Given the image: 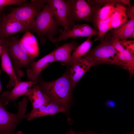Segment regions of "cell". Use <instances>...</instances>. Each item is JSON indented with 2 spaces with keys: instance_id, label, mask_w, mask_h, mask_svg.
<instances>
[{
  "instance_id": "cell-1",
  "label": "cell",
  "mask_w": 134,
  "mask_h": 134,
  "mask_svg": "<svg viewBox=\"0 0 134 134\" xmlns=\"http://www.w3.org/2000/svg\"><path fill=\"white\" fill-rule=\"evenodd\" d=\"M36 84L51 100L65 108L68 105L73 88L69 76L65 74L54 81H37Z\"/></svg>"
},
{
  "instance_id": "cell-2",
  "label": "cell",
  "mask_w": 134,
  "mask_h": 134,
  "mask_svg": "<svg viewBox=\"0 0 134 134\" xmlns=\"http://www.w3.org/2000/svg\"><path fill=\"white\" fill-rule=\"evenodd\" d=\"M114 38L110 32L107 33L98 45L90 50L83 57L88 60L92 66L103 64L118 66L116 50L113 45Z\"/></svg>"
},
{
  "instance_id": "cell-3",
  "label": "cell",
  "mask_w": 134,
  "mask_h": 134,
  "mask_svg": "<svg viewBox=\"0 0 134 134\" xmlns=\"http://www.w3.org/2000/svg\"><path fill=\"white\" fill-rule=\"evenodd\" d=\"M70 27L73 28L76 22L87 21L92 23L97 30L96 22L99 10L103 6L92 5L84 0H67Z\"/></svg>"
},
{
  "instance_id": "cell-4",
  "label": "cell",
  "mask_w": 134,
  "mask_h": 134,
  "mask_svg": "<svg viewBox=\"0 0 134 134\" xmlns=\"http://www.w3.org/2000/svg\"><path fill=\"white\" fill-rule=\"evenodd\" d=\"M58 26L46 4L36 16L31 30L38 34L42 42L46 41V38L53 42L56 35L59 34L61 29Z\"/></svg>"
},
{
  "instance_id": "cell-5",
  "label": "cell",
  "mask_w": 134,
  "mask_h": 134,
  "mask_svg": "<svg viewBox=\"0 0 134 134\" xmlns=\"http://www.w3.org/2000/svg\"><path fill=\"white\" fill-rule=\"evenodd\" d=\"M28 100L27 98L24 96L18 103L17 112L11 113L4 108L0 97V134H11L19 122L26 118Z\"/></svg>"
},
{
  "instance_id": "cell-6",
  "label": "cell",
  "mask_w": 134,
  "mask_h": 134,
  "mask_svg": "<svg viewBox=\"0 0 134 134\" xmlns=\"http://www.w3.org/2000/svg\"><path fill=\"white\" fill-rule=\"evenodd\" d=\"M8 41L9 57L13 63L15 73L21 78L24 74L21 69L23 67L30 68L34 61V59L28 55L18 37H12Z\"/></svg>"
},
{
  "instance_id": "cell-7",
  "label": "cell",
  "mask_w": 134,
  "mask_h": 134,
  "mask_svg": "<svg viewBox=\"0 0 134 134\" xmlns=\"http://www.w3.org/2000/svg\"><path fill=\"white\" fill-rule=\"evenodd\" d=\"M45 2L46 0H33L31 2H25L13 9L8 14L31 30L36 16L46 5L43 4Z\"/></svg>"
},
{
  "instance_id": "cell-8",
  "label": "cell",
  "mask_w": 134,
  "mask_h": 134,
  "mask_svg": "<svg viewBox=\"0 0 134 134\" xmlns=\"http://www.w3.org/2000/svg\"><path fill=\"white\" fill-rule=\"evenodd\" d=\"M46 3L58 25L62 27L64 31L70 30L71 29L69 20L68 8L66 1L47 0H46Z\"/></svg>"
},
{
  "instance_id": "cell-9",
  "label": "cell",
  "mask_w": 134,
  "mask_h": 134,
  "mask_svg": "<svg viewBox=\"0 0 134 134\" xmlns=\"http://www.w3.org/2000/svg\"><path fill=\"white\" fill-rule=\"evenodd\" d=\"M2 52L1 55V65L2 70L8 75L9 80L7 87L14 86L21 82V78L15 73L8 54L9 43L7 39H2Z\"/></svg>"
},
{
  "instance_id": "cell-10",
  "label": "cell",
  "mask_w": 134,
  "mask_h": 134,
  "mask_svg": "<svg viewBox=\"0 0 134 134\" xmlns=\"http://www.w3.org/2000/svg\"><path fill=\"white\" fill-rule=\"evenodd\" d=\"M98 31L91 27L87 24H77L72 29L68 31L61 29L59 35L53 41V42H59L69 38H75L77 37H88L98 36Z\"/></svg>"
},
{
  "instance_id": "cell-11",
  "label": "cell",
  "mask_w": 134,
  "mask_h": 134,
  "mask_svg": "<svg viewBox=\"0 0 134 134\" xmlns=\"http://www.w3.org/2000/svg\"><path fill=\"white\" fill-rule=\"evenodd\" d=\"M37 82L30 80L21 81L14 86L12 89L4 91L0 96L4 105H7L10 101L15 102L18 98L25 96Z\"/></svg>"
},
{
  "instance_id": "cell-12",
  "label": "cell",
  "mask_w": 134,
  "mask_h": 134,
  "mask_svg": "<svg viewBox=\"0 0 134 134\" xmlns=\"http://www.w3.org/2000/svg\"><path fill=\"white\" fill-rule=\"evenodd\" d=\"M113 45L116 50L118 66L128 70L130 75H133L134 72V54L124 48L118 38H115Z\"/></svg>"
},
{
  "instance_id": "cell-13",
  "label": "cell",
  "mask_w": 134,
  "mask_h": 134,
  "mask_svg": "<svg viewBox=\"0 0 134 134\" xmlns=\"http://www.w3.org/2000/svg\"><path fill=\"white\" fill-rule=\"evenodd\" d=\"M27 31L30 30L27 27L8 14L2 18L0 32L1 38L7 39L14 34Z\"/></svg>"
},
{
  "instance_id": "cell-14",
  "label": "cell",
  "mask_w": 134,
  "mask_h": 134,
  "mask_svg": "<svg viewBox=\"0 0 134 134\" xmlns=\"http://www.w3.org/2000/svg\"><path fill=\"white\" fill-rule=\"evenodd\" d=\"M55 49L36 62L34 61L26 72L30 81L37 82L41 72L53 62L55 61L54 57Z\"/></svg>"
},
{
  "instance_id": "cell-15",
  "label": "cell",
  "mask_w": 134,
  "mask_h": 134,
  "mask_svg": "<svg viewBox=\"0 0 134 134\" xmlns=\"http://www.w3.org/2000/svg\"><path fill=\"white\" fill-rule=\"evenodd\" d=\"M92 67L88 60L84 57L73 63L70 69L69 75L73 88Z\"/></svg>"
},
{
  "instance_id": "cell-16",
  "label": "cell",
  "mask_w": 134,
  "mask_h": 134,
  "mask_svg": "<svg viewBox=\"0 0 134 134\" xmlns=\"http://www.w3.org/2000/svg\"><path fill=\"white\" fill-rule=\"evenodd\" d=\"M25 96L32 103V111L48 104L51 101L49 97L41 91L36 84L33 85Z\"/></svg>"
},
{
  "instance_id": "cell-17",
  "label": "cell",
  "mask_w": 134,
  "mask_h": 134,
  "mask_svg": "<svg viewBox=\"0 0 134 134\" xmlns=\"http://www.w3.org/2000/svg\"><path fill=\"white\" fill-rule=\"evenodd\" d=\"M66 111L64 107L51 100L48 104L32 111L27 115L26 118L28 121H30L37 117L53 115L59 112H65Z\"/></svg>"
},
{
  "instance_id": "cell-18",
  "label": "cell",
  "mask_w": 134,
  "mask_h": 134,
  "mask_svg": "<svg viewBox=\"0 0 134 134\" xmlns=\"http://www.w3.org/2000/svg\"><path fill=\"white\" fill-rule=\"evenodd\" d=\"M77 46V43L73 41L55 49L54 54L55 61H60L63 64L71 66L72 62L71 53L76 48Z\"/></svg>"
},
{
  "instance_id": "cell-19",
  "label": "cell",
  "mask_w": 134,
  "mask_h": 134,
  "mask_svg": "<svg viewBox=\"0 0 134 134\" xmlns=\"http://www.w3.org/2000/svg\"><path fill=\"white\" fill-rule=\"evenodd\" d=\"M20 41L28 55L34 58L39 55L38 44L35 36L27 31L20 39Z\"/></svg>"
},
{
  "instance_id": "cell-20",
  "label": "cell",
  "mask_w": 134,
  "mask_h": 134,
  "mask_svg": "<svg viewBox=\"0 0 134 134\" xmlns=\"http://www.w3.org/2000/svg\"><path fill=\"white\" fill-rule=\"evenodd\" d=\"M110 31L115 38L120 40L126 39L134 31V19H130L118 27Z\"/></svg>"
},
{
  "instance_id": "cell-21",
  "label": "cell",
  "mask_w": 134,
  "mask_h": 134,
  "mask_svg": "<svg viewBox=\"0 0 134 134\" xmlns=\"http://www.w3.org/2000/svg\"><path fill=\"white\" fill-rule=\"evenodd\" d=\"M115 5V10L111 17V29L118 27L128 21L125 12L127 7L122 3L116 4Z\"/></svg>"
},
{
  "instance_id": "cell-22",
  "label": "cell",
  "mask_w": 134,
  "mask_h": 134,
  "mask_svg": "<svg viewBox=\"0 0 134 134\" xmlns=\"http://www.w3.org/2000/svg\"><path fill=\"white\" fill-rule=\"evenodd\" d=\"M91 37H88L85 41L77 47L71 55L72 64L85 55L90 50L94 42L91 40Z\"/></svg>"
},
{
  "instance_id": "cell-23",
  "label": "cell",
  "mask_w": 134,
  "mask_h": 134,
  "mask_svg": "<svg viewBox=\"0 0 134 134\" xmlns=\"http://www.w3.org/2000/svg\"><path fill=\"white\" fill-rule=\"evenodd\" d=\"M115 4L112 3L106 4L102 6L99 10L96 22L103 21L109 19L114 13L116 9Z\"/></svg>"
},
{
  "instance_id": "cell-24",
  "label": "cell",
  "mask_w": 134,
  "mask_h": 134,
  "mask_svg": "<svg viewBox=\"0 0 134 134\" xmlns=\"http://www.w3.org/2000/svg\"><path fill=\"white\" fill-rule=\"evenodd\" d=\"M111 17L106 20L100 21L97 23L96 26L98 30L99 34L98 37L94 40V42L100 40L108 31L111 29Z\"/></svg>"
},
{
  "instance_id": "cell-25",
  "label": "cell",
  "mask_w": 134,
  "mask_h": 134,
  "mask_svg": "<svg viewBox=\"0 0 134 134\" xmlns=\"http://www.w3.org/2000/svg\"><path fill=\"white\" fill-rule=\"evenodd\" d=\"M26 1L25 0H0V13L5 6L13 5H21Z\"/></svg>"
},
{
  "instance_id": "cell-26",
  "label": "cell",
  "mask_w": 134,
  "mask_h": 134,
  "mask_svg": "<svg viewBox=\"0 0 134 134\" xmlns=\"http://www.w3.org/2000/svg\"><path fill=\"white\" fill-rule=\"evenodd\" d=\"M88 1L92 5H99L103 6L106 4L112 3L116 4H122V0H89Z\"/></svg>"
},
{
  "instance_id": "cell-27",
  "label": "cell",
  "mask_w": 134,
  "mask_h": 134,
  "mask_svg": "<svg viewBox=\"0 0 134 134\" xmlns=\"http://www.w3.org/2000/svg\"><path fill=\"white\" fill-rule=\"evenodd\" d=\"M122 46L125 49L129 51L132 53L134 54V40L126 39L120 40Z\"/></svg>"
},
{
  "instance_id": "cell-28",
  "label": "cell",
  "mask_w": 134,
  "mask_h": 134,
  "mask_svg": "<svg viewBox=\"0 0 134 134\" xmlns=\"http://www.w3.org/2000/svg\"><path fill=\"white\" fill-rule=\"evenodd\" d=\"M125 12L127 17L130 19H134V6H131L126 8Z\"/></svg>"
},
{
  "instance_id": "cell-29",
  "label": "cell",
  "mask_w": 134,
  "mask_h": 134,
  "mask_svg": "<svg viewBox=\"0 0 134 134\" xmlns=\"http://www.w3.org/2000/svg\"><path fill=\"white\" fill-rule=\"evenodd\" d=\"M106 105L109 107H114L115 105V102L112 100L107 101L106 103Z\"/></svg>"
},
{
  "instance_id": "cell-30",
  "label": "cell",
  "mask_w": 134,
  "mask_h": 134,
  "mask_svg": "<svg viewBox=\"0 0 134 134\" xmlns=\"http://www.w3.org/2000/svg\"><path fill=\"white\" fill-rule=\"evenodd\" d=\"M67 134H86L85 133H84L80 132H74L72 130L70 131Z\"/></svg>"
},
{
  "instance_id": "cell-31",
  "label": "cell",
  "mask_w": 134,
  "mask_h": 134,
  "mask_svg": "<svg viewBox=\"0 0 134 134\" xmlns=\"http://www.w3.org/2000/svg\"><path fill=\"white\" fill-rule=\"evenodd\" d=\"M2 38H0V56H1L2 52V46L1 44Z\"/></svg>"
},
{
  "instance_id": "cell-32",
  "label": "cell",
  "mask_w": 134,
  "mask_h": 134,
  "mask_svg": "<svg viewBox=\"0 0 134 134\" xmlns=\"http://www.w3.org/2000/svg\"><path fill=\"white\" fill-rule=\"evenodd\" d=\"M128 38H130L132 39H134V31L129 36Z\"/></svg>"
},
{
  "instance_id": "cell-33",
  "label": "cell",
  "mask_w": 134,
  "mask_h": 134,
  "mask_svg": "<svg viewBox=\"0 0 134 134\" xmlns=\"http://www.w3.org/2000/svg\"><path fill=\"white\" fill-rule=\"evenodd\" d=\"M86 134H101L95 133L93 132H88L85 133Z\"/></svg>"
},
{
  "instance_id": "cell-34",
  "label": "cell",
  "mask_w": 134,
  "mask_h": 134,
  "mask_svg": "<svg viewBox=\"0 0 134 134\" xmlns=\"http://www.w3.org/2000/svg\"><path fill=\"white\" fill-rule=\"evenodd\" d=\"M2 71V69H0V92L1 91V84L0 81V76L1 73Z\"/></svg>"
},
{
  "instance_id": "cell-35",
  "label": "cell",
  "mask_w": 134,
  "mask_h": 134,
  "mask_svg": "<svg viewBox=\"0 0 134 134\" xmlns=\"http://www.w3.org/2000/svg\"><path fill=\"white\" fill-rule=\"evenodd\" d=\"M1 20L2 18H0V38H1L0 37V29H1Z\"/></svg>"
},
{
  "instance_id": "cell-36",
  "label": "cell",
  "mask_w": 134,
  "mask_h": 134,
  "mask_svg": "<svg viewBox=\"0 0 134 134\" xmlns=\"http://www.w3.org/2000/svg\"><path fill=\"white\" fill-rule=\"evenodd\" d=\"M16 134H23L22 133L21 131L18 132Z\"/></svg>"
},
{
  "instance_id": "cell-37",
  "label": "cell",
  "mask_w": 134,
  "mask_h": 134,
  "mask_svg": "<svg viewBox=\"0 0 134 134\" xmlns=\"http://www.w3.org/2000/svg\"><path fill=\"white\" fill-rule=\"evenodd\" d=\"M134 134V132H133L132 133H128L127 134Z\"/></svg>"
},
{
  "instance_id": "cell-38",
  "label": "cell",
  "mask_w": 134,
  "mask_h": 134,
  "mask_svg": "<svg viewBox=\"0 0 134 134\" xmlns=\"http://www.w3.org/2000/svg\"></svg>"
}]
</instances>
